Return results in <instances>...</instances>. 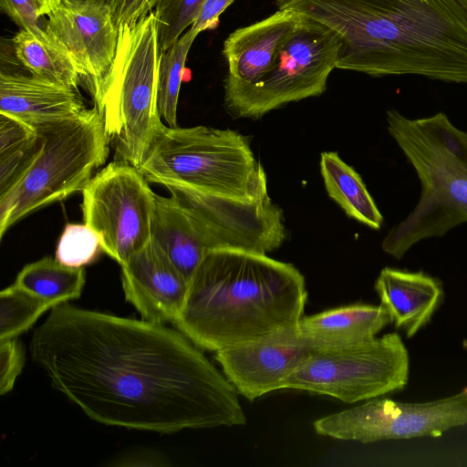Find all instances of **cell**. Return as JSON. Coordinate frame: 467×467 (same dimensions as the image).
Returning a JSON list of instances; mask_svg holds the SVG:
<instances>
[{"label":"cell","mask_w":467,"mask_h":467,"mask_svg":"<svg viewBox=\"0 0 467 467\" xmlns=\"http://www.w3.org/2000/svg\"><path fill=\"white\" fill-rule=\"evenodd\" d=\"M178 329L60 304L29 350L53 388L99 423L161 433L244 425L237 390Z\"/></svg>","instance_id":"cell-1"},{"label":"cell","mask_w":467,"mask_h":467,"mask_svg":"<svg viewBox=\"0 0 467 467\" xmlns=\"http://www.w3.org/2000/svg\"><path fill=\"white\" fill-rule=\"evenodd\" d=\"M341 40L337 68L467 85V0H275Z\"/></svg>","instance_id":"cell-2"},{"label":"cell","mask_w":467,"mask_h":467,"mask_svg":"<svg viewBox=\"0 0 467 467\" xmlns=\"http://www.w3.org/2000/svg\"><path fill=\"white\" fill-rule=\"evenodd\" d=\"M307 291L292 264L265 254L208 252L172 323L201 349L219 351L297 332Z\"/></svg>","instance_id":"cell-3"},{"label":"cell","mask_w":467,"mask_h":467,"mask_svg":"<svg viewBox=\"0 0 467 467\" xmlns=\"http://www.w3.org/2000/svg\"><path fill=\"white\" fill-rule=\"evenodd\" d=\"M387 129L421 184L415 208L382 242V250L400 260L419 242L467 223V131L443 112L411 119L396 109L387 111Z\"/></svg>","instance_id":"cell-4"},{"label":"cell","mask_w":467,"mask_h":467,"mask_svg":"<svg viewBox=\"0 0 467 467\" xmlns=\"http://www.w3.org/2000/svg\"><path fill=\"white\" fill-rule=\"evenodd\" d=\"M138 168L149 182L163 186L243 200L268 195L265 171L249 139L230 129L164 124Z\"/></svg>","instance_id":"cell-5"},{"label":"cell","mask_w":467,"mask_h":467,"mask_svg":"<svg viewBox=\"0 0 467 467\" xmlns=\"http://www.w3.org/2000/svg\"><path fill=\"white\" fill-rule=\"evenodd\" d=\"M161 54L157 20L151 11L133 26L119 28L112 65L91 86L107 132L110 138L118 137L120 161L136 167L164 125L157 102Z\"/></svg>","instance_id":"cell-6"},{"label":"cell","mask_w":467,"mask_h":467,"mask_svg":"<svg viewBox=\"0 0 467 467\" xmlns=\"http://www.w3.org/2000/svg\"><path fill=\"white\" fill-rule=\"evenodd\" d=\"M43 145L22 178L0 195V238L43 206L82 192L105 163L110 136L96 107L42 133Z\"/></svg>","instance_id":"cell-7"},{"label":"cell","mask_w":467,"mask_h":467,"mask_svg":"<svg viewBox=\"0 0 467 467\" xmlns=\"http://www.w3.org/2000/svg\"><path fill=\"white\" fill-rule=\"evenodd\" d=\"M341 40L320 22L301 15L275 65L253 84L224 80V105L236 118L258 119L289 102L320 96L337 68Z\"/></svg>","instance_id":"cell-8"},{"label":"cell","mask_w":467,"mask_h":467,"mask_svg":"<svg viewBox=\"0 0 467 467\" xmlns=\"http://www.w3.org/2000/svg\"><path fill=\"white\" fill-rule=\"evenodd\" d=\"M410 374L408 350L397 332L356 346L315 350L284 389L334 397L345 403L401 390Z\"/></svg>","instance_id":"cell-9"},{"label":"cell","mask_w":467,"mask_h":467,"mask_svg":"<svg viewBox=\"0 0 467 467\" xmlns=\"http://www.w3.org/2000/svg\"><path fill=\"white\" fill-rule=\"evenodd\" d=\"M81 192L84 223L97 233L102 251L120 266L150 241L156 193L138 167L112 161Z\"/></svg>","instance_id":"cell-10"},{"label":"cell","mask_w":467,"mask_h":467,"mask_svg":"<svg viewBox=\"0 0 467 467\" xmlns=\"http://www.w3.org/2000/svg\"><path fill=\"white\" fill-rule=\"evenodd\" d=\"M467 425V386L458 393L428 402L371 399L314 422L316 432L342 441L371 443L386 440L441 437Z\"/></svg>","instance_id":"cell-11"},{"label":"cell","mask_w":467,"mask_h":467,"mask_svg":"<svg viewBox=\"0 0 467 467\" xmlns=\"http://www.w3.org/2000/svg\"><path fill=\"white\" fill-rule=\"evenodd\" d=\"M164 187L186 211L207 252L234 249L266 254L286 237L283 211L269 195L243 200L182 185Z\"/></svg>","instance_id":"cell-12"},{"label":"cell","mask_w":467,"mask_h":467,"mask_svg":"<svg viewBox=\"0 0 467 467\" xmlns=\"http://www.w3.org/2000/svg\"><path fill=\"white\" fill-rule=\"evenodd\" d=\"M46 16L45 30L67 49L80 76L91 86L103 78L114 60L119 38L109 4L63 0Z\"/></svg>","instance_id":"cell-13"},{"label":"cell","mask_w":467,"mask_h":467,"mask_svg":"<svg viewBox=\"0 0 467 467\" xmlns=\"http://www.w3.org/2000/svg\"><path fill=\"white\" fill-rule=\"evenodd\" d=\"M315 350L296 332L221 349L214 358L237 392L253 401L284 389L288 377Z\"/></svg>","instance_id":"cell-14"},{"label":"cell","mask_w":467,"mask_h":467,"mask_svg":"<svg viewBox=\"0 0 467 467\" xmlns=\"http://www.w3.org/2000/svg\"><path fill=\"white\" fill-rule=\"evenodd\" d=\"M121 267L125 299L143 320L173 323L184 303L189 282L152 240Z\"/></svg>","instance_id":"cell-15"},{"label":"cell","mask_w":467,"mask_h":467,"mask_svg":"<svg viewBox=\"0 0 467 467\" xmlns=\"http://www.w3.org/2000/svg\"><path fill=\"white\" fill-rule=\"evenodd\" d=\"M88 108L77 88L33 75L1 72L0 113L42 133L81 115Z\"/></svg>","instance_id":"cell-16"},{"label":"cell","mask_w":467,"mask_h":467,"mask_svg":"<svg viewBox=\"0 0 467 467\" xmlns=\"http://www.w3.org/2000/svg\"><path fill=\"white\" fill-rule=\"evenodd\" d=\"M301 15L278 9L269 16L239 27L223 42L227 63L224 80L253 84L268 73L283 43L296 26Z\"/></svg>","instance_id":"cell-17"},{"label":"cell","mask_w":467,"mask_h":467,"mask_svg":"<svg viewBox=\"0 0 467 467\" xmlns=\"http://www.w3.org/2000/svg\"><path fill=\"white\" fill-rule=\"evenodd\" d=\"M374 289L387 309L390 322L412 337L427 326L441 305L444 290L441 281L423 271L410 272L384 267Z\"/></svg>","instance_id":"cell-18"},{"label":"cell","mask_w":467,"mask_h":467,"mask_svg":"<svg viewBox=\"0 0 467 467\" xmlns=\"http://www.w3.org/2000/svg\"><path fill=\"white\" fill-rule=\"evenodd\" d=\"M389 323L381 304L358 303L303 317L297 333L316 350L339 349L371 340Z\"/></svg>","instance_id":"cell-19"},{"label":"cell","mask_w":467,"mask_h":467,"mask_svg":"<svg viewBox=\"0 0 467 467\" xmlns=\"http://www.w3.org/2000/svg\"><path fill=\"white\" fill-rule=\"evenodd\" d=\"M151 239L188 282L208 253L186 211L172 195L164 197L156 194Z\"/></svg>","instance_id":"cell-20"},{"label":"cell","mask_w":467,"mask_h":467,"mask_svg":"<svg viewBox=\"0 0 467 467\" xmlns=\"http://www.w3.org/2000/svg\"><path fill=\"white\" fill-rule=\"evenodd\" d=\"M320 171L329 195L351 218L379 230L383 216L359 174L335 151L321 153Z\"/></svg>","instance_id":"cell-21"},{"label":"cell","mask_w":467,"mask_h":467,"mask_svg":"<svg viewBox=\"0 0 467 467\" xmlns=\"http://www.w3.org/2000/svg\"><path fill=\"white\" fill-rule=\"evenodd\" d=\"M17 60L31 75L77 88L82 78L67 49L57 41L47 43L21 29L12 39Z\"/></svg>","instance_id":"cell-22"},{"label":"cell","mask_w":467,"mask_h":467,"mask_svg":"<svg viewBox=\"0 0 467 467\" xmlns=\"http://www.w3.org/2000/svg\"><path fill=\"white\" fill-rule=\"evenodd\" d=\"M85 280L83 267L67 266L46 256L24 266L14 285L56 306L78 298Z\"/></svg>","instance_id":"cell-23"},{"label":"cell","mask_w":467,"mask_h":467,"mask_svg":"<svg viewBox=\"0 0 467 467\" xmlns=\"http://www.w3.org/2000/svg\"><path fill=\"white\" fill-rule=\"evenodd\" d=\"M198 35L197 31L189 27L161 54L157 87L158 110L161 118L171 128L177 127V106L185 63Z\"/></svg>","instance_id":"cell-24"},{"label":"cell","mask_w":467,"mask_h":467,"mask_svg":"<svg viewBox=\"0 0 467 467\" xmlns=\"http://www.w3.org/2000/svg\"><path fill=\"white\" fill-rule=\"evenodd\" d=\"M55 306L14 284L0 292V340L18 337Z\"/></svg>","instance_id":"cell-25"},{"label":"cell","mask_w":467,"mask_h":467,"mask_svg":"<svg viewBox=\"0 0 467 467\" xmlns=\"http://www.w3.org/2000/svg\"><path fill=\"white\" fill-rule=\"evenodd\" d=\"M102 251L97 233L86 223H67L59 238L55 258L70 267H83Z\"/></svg>","instance_id":"cell-26"},{"label":"cell","mask_w":467,"mask_h":467,"mask_svg":"<svg viewBox=\"0 0 467 467\" xmlns=\"http://www.w3.org/2000/svg\"><path fill=\"white\" fill-rule=\"evenodd\" d=\"M203 2L204 0H159L152 12L157 20L161 52L192 26Z\"/></svg>","instance_id":"cell-27"},{"label":"cell","mask_w":467,"mask_h":467,"mask_svg":"<svg viewBox=\"0 0 467 467\" xmlns=\"http://www.w3.org/2000/svg\"><path fill=\"white\" fill-rule=\"evenodd\" d=\"M26 355L17 337L0 340V394L11 391L25 365Z\"/></svg>","instance_id":"cell-28"},{"label":"cell","mask_w":467,"mask_h":467,"mask_svg":"<svg viewBox=\"0 0 467 467\" xmlns=\"http://www.w3.org/2000/svg\"><path fill=\"white\" fill-rule=\"evenodd\" d=\"M0 3L3 10L21 29L32 33L44 42H55L39 22L41 16L35 0H0Z\"/></svg>","instance_id":"cell-29"},{"label":"cell","mask_w":467,"mask_h":467,"mask_svg":"<svg viewBox=\"0 0 467 467\" xmlns=\"http://www.w3.org/2000/svg\"><path fill=\"white\" fill-rule=\"evenodd\" d=\"M234 0H204L192 26L199 34L205 30L214 29L219 22L220 15Z\"/></svg>","instance_id":"cell-30"},{"label":"cell","mask_w":467,"mask_h":467,"mask_svg":"<svg viewBox=\"0 0 467 467\" xmlns=\"http://www.w3.org/2000/svg\"><path fill=\"white\" fill-rule=\"evenodd\" d=\"M145 0H110L114 23L118 29L125 26H133L142 17Z\"/></svg>","instance_id":"cell-31"},{"label":"cell","mask_w":467,"mask_h":467,"mask_svg":"<svg viewBox=\"0 0 467 467\" xmlns=\"http://www.w3.org/2000/svg\"><path fill=\"white\" fill-rule=\"evenodd\" d=\"M63 0H35L40 16H47L51 11L56 9Z\"/></svg>","instance_id":"cell-32"},{"label":"cell","mask_w":467,"mask_h":467,"mask_svg":"<svg viewBox=\"0 0 467 467\" xmlns=\"http://www.w3.org/2000/svg\"><path fill=\"white\" fill-rule=\"evenodd\" d=\"M92 1H97V2H101V3L109 4L110 0H92Z\"/></svg>","instance_id":"cell-33"},{"label":"cell","mask_w":467,"mask_h":467,"mask_svg":"<svg viewBox=\"0 0 467 467\" xmlns=\"http://www.w3.org/2000/svg\"><path fill=\"white\" fill-rule=\"evenodd\" d=\"M65 1H71V2H74V1H87V0H65Z\"/></svg>","instance_id":"cell-34"}]
</instances>
